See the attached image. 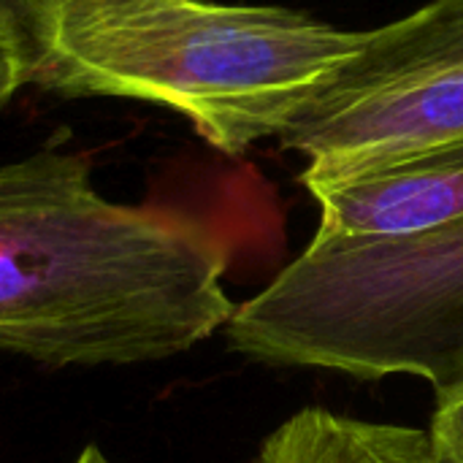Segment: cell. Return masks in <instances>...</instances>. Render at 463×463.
I'll use <instances>...</instances> for the list:
<instances>
[{"label": "cell", "instance_id": "cell-1", "mask_svg": "<svg viewBox=\"0 0 463 463\" xmlns=\"http://www.w3.org/2000/svg\"><path fill=\"white\" fill-rule=\"evenodd\" d=\"M231 252L212 214L106 201L84 152L0 165V350L49 366L182 355L236 312Z\"/></svg>", "mask_w": 463, "mask_h": 463}, {"label": "cell", "instance_id": "cell-2", "mask_svg": "<svg viewBox=\"0 0 463 463\" xmlns=\"http://www.w3.org/2000/svg\"><path fill=\"white\" fill-rule=\"evenodd\" d=\"M24 84L60 98H128L182 114L228 157L279 138L361 46L282 5L212 0H0Z\"/></svg>", "mask_w": 463, "mask_h": 463}, {"label": "cell", "instance_id": "cell-3", "mask_svg": "<svg viewBox=\"0 0 463 463\" xmlns=\"http://www.w3.org/2000/svg\"><path fill=\"white\" fill-rule=\"evenodd\" d=\"M228 347L274 366L380 380H463V217L402 236L320 239L225 326Z\"/></svg>", "mask_w": 463, "mask_h": 463}, {"label": "cell", "instance_id": "cell-4", "mask_svg": "<svg viewBox=\"0 0 463 463\" xmlns=\"http://www.w3.org/2000/svg\"><path fill=\"white\" fill-rule=\"evenodd\" d=\"M463 138V0H431L377 30L298 109L279 144L304 187Z\"/></svg>", "mask_w": 463, "mask_h": 463}, {"label": "cell", "instance_id": "cell-5", "mask_svg": "<svg viewBox=\"0 0 463 463\" xmlns=\"http://www.w3.org/2000/svg\"><path fill=\"white\" fill-rule=\"evenodd\" d=\"M307 190L320 206V239L426 231L463 217V138Z\"/></svg>", "mask_w": 463, "mask_h": 463}, {"label": "cell", "instance_id": "cell-6", "mask_svg": "<svg viewBox=\"0 0 463 463\" xmlns=\"http://www.w3.org/2000/svg\"><path fill=\"white\" fill-rule=\"evenodd\" d=\"M255 463H442L429 431L307 407L274 429Z\"/></svg>", "mask_w": 463, "mask_h": 463}, {"label": "cell", "instance_id": "cell-7", "mask_svg": "<svg viewBox=\"0 0 463 463\" xmlns=\"http://www.w3.org/2000/svg\"><path fill=\"white\" fill-rule=\"evenodd\" d=\"M429 437L442 463H463V380L437 391Z\"/></svg>", "mask_w": 463, "mask_h": 463}, {"label": "cell", "instance_id": "cell-8", "mask_svg": "<svg viewBox=\"0 0 463 463\" xmlns=\"http://www.w3.org/2000/svg\"><path fill=\"white\" fill-rule=\"evenodd\" d=\"M24 87V62L16 43V35L8 19L0 11V111L11 103V98Z\"/></svg>", "mask_w": 463, "mask_h": 463}, {"label": "cell", "instance_id": "cell-9", "mask_svg": "<svg viewBox=\"0 0 463 463\" xmlns=\"http://www.w3.org/2000/svg\"><path fill=\"white\" fill-rule=\"evenodd\" d=\"M73 463H109V458H106L95 445H90V448H84V450L79 453V458Z\"/></svg>", "mask_w": 463, "mask_h": 463}]
</instances>
